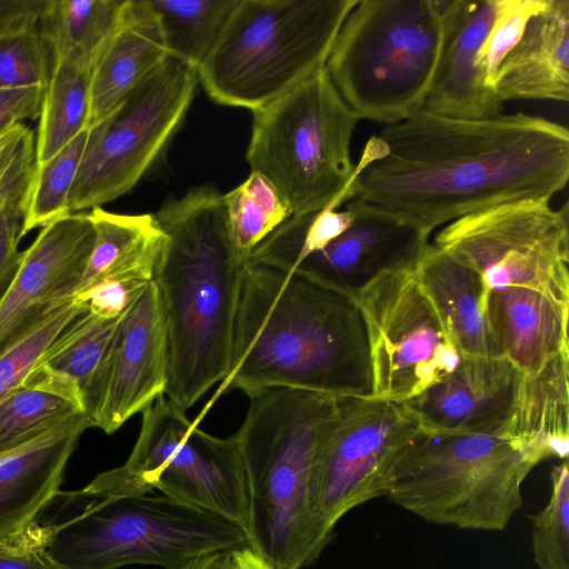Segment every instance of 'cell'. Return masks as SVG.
<instances>
[{"label": "cell", "instance_id": "f546056e", "mask_svg": "<svg viewBox=\"0 0 569 569\" xmlns=\"http://www.w3.org/2000/svg\"><path fill=\"white\" fill-rule=\"evenodd\" d=\"M170 57L199 68L217 43L238 0H149Z\"/></svg>", "mask_w": 569, "mask_h": 569}, {"label": "cell", "instance_id": "7a4b0ae2", "mask_svg": "<svg viewBox=\"0 0 569 569\" xmlns=\"http://www.w3.org/2000/svg\"><path fill=\"white\" fill-rule=\"evenodd\" d=\"M291 388L371 397L367 331L357 302L296 273L247 262L240 279L229 370L212 399Z\"/></svg>", "mask_w": 569, "mask_h": 569}, {"label": "cell", "instance_id": "ab89813d", "mask_svg": "<svg viewBox=\"0 0 569 569\" xmlns=\"http://www.w3.org/2000/svg\"><path fill=\"white\" fill-rule=\"evenodd\" d=\"M47 547L42 529L33 522L21 533L0 540V569H63Z\"/></svg>", "mask_w": 569, "mask_h": 569}, {"label": "cell", "instance_id": "83f0119b", "mask_svg": "<svg viewBox=\"0 0 569 569\" xmlns=\"http://www.w3.org/2000/svg\"><path fill=\"white\" fill-rule=\"evenodd\" d=\"M88 213L94 241L76 293L110 273L157 262L166 234L154 214L114 213L102 207Z\"/></svg>", "mask_w": 569, "mask_h": 569}, {"label": "cell", "instance_id": "e575fe53", "mask_svg": "<svg viewBox=\"0 0 569 569\" xmlns=\"http://www.w3.org/2000/svg\"><path fill=\"white\" fill-rule=\"evenodd\" d=\"M84 310L73 297L62 300L0 353V401L27 378L66 327Z\"/></svg>", "mask_w": 569, "mask_h": 569}, {"label": "cell", "instance_id": "5b68a950", "mask_svg": "<svg viewBox=\"0 0 569 569\" xmlns=\"http://www.w3.org/2000/svg\"><path fill=\"white\" fill-rule=\"evenodd\" d=\"M34 522L63 569H174L203 553L250 548L233 521L162 493L60 489Z\"/></svg>", "mask_w": 569, "mask_h": 569}, {"label": "cell", "instance_id": "5bb4252c", "mask_svg": "<svg viewBox=\"0 0 569 569\" xmlns=\"http://www.w3.org/2000/svg\"><path fill=\"white\" fill-rule=\"evenodd\" d=\"M418 427L400 403L340 396L311 473L312 507L329 529L351 509L385 496L390 465Z\"/></svg>", "mask_w": 569, "mask_h": 569}, {"label": "cell", "instance_id": "ffe728a7", "mask_svg": "<svg viewBox=\"0 0 569 569\" xmlns=\"http://www.w3.org/2000/svg\"><path fill=\"white\" fill-rule=\"evenodd\" d=\"M92 427L79 413L0 453V540L24 531L60 490L81 435Z\"/></svg>", "mask_w": 569, "mask_h": 569}, {"label": "cell", "instance_id": "f6af8a7d", "mask_svg": "<svg viewBox=\"0 0 569 569\" xmlns=\"http://www.w3.org/2000/svg\"><path fill=\"white\" fill-rule=\"evenodd\" d=\"M24 237L22 229H13L0 240V298L10 284L21 260L20 241Z\"/></svg>", "mask_w": 569, "mask_h": 569}, {"label": "cell", "instance_id": "6da1fadb", "mask_svg": "<svg viewBox=\"0 0 569 569\" xmlns=\"http://www.w3.org/2000/svg\"><path fill=\"white\" fill-rule=\"evenodd\" d=\"M357 166L355 198L430 234L489 207L551 199L568 182L569 132L523 112L471 120L421 109L372 136Z\"/></svg>", "mask_w": 569, "mask_h": 569}, {"label": "cell", "instance_id": "f1b7e54d", "mask_svg": "<svg viewBox=\"0 0 569 569\" xmlns=\"http://www.w3.org/2000/svg\"><path fill=\"white\" fill-rule=\"evenodd\" d=\"M124 0H50L41 32L57 54L78 53L92 66L114 32Z\"/></svg>", "mask_w": 569, "mask_h": 569}, {"label": "cell", "instance_id": "4fadbf2b", "mask_svg": "<svg viewBox=\"0 0 569 569\" xmlns=\"http://www.w3.org/2000/svg\"><path fill=\"white\" fill-rule=\"evenodd\" d=\"M416 266L382 273L356 297L367 331L371 397L396 403L417 397L462 360Z\"/></svg>", "mask_w": 569, "mask_h": 569}, {"label": "cell", "instance_id": "9a60e30c", "mask_svg": "<svg viewBox=\"0 0 569 569\" xmlns=\"http://www.w3.org/2000/svg\"><path fill=\"white\" fill-rule=\"evenodd\" d=\"M168 368L166 320L151 281L122 316L104 367L84 399L92 427L111 435L142 413L164 395Z\"/></svg>", "mask_w": 569, "mask_h": 569}, {"label": "cell", "instance_id": "7c38bea8", "mask_svg": "<svg viewBox=\"0 0 569 569\" xmlns=\"http://www.w3.org/2000/svg\"><path fill=\"white\" fill-rule=\"evenodd\" d=\"M476 271L486 291L520 288L569 306V204L526 199L489 207L442 228L432 243Z\"/></svg>", "mask_w": 569, "mask_h": 569}, {"label": "cell", "instance_id": "4316f807", "mask_svg": "<svg viewBox=\"0 0 569 569\" xmlns=\"http://www.w3.org/2000/svg\"><path fill=\"white\" fill-rule=\"evenodd\" d=\"M92 63L78 53L57 54L44 89L36 136V161H43L89 129Z\"/></svg>", "mask_w": 569, "mask_h": 569}, {"label": "cell", "instance_id": "52a82bcc", "mask_svg": "<svg viewBox=\"0 0 569 569\" xmlns=\"http://www.w3.org/2000/svg\"><path fill=\"white\" fill-rule=\"evenodd\" d=\"M358 0H238L198 82L217 103L270 104L323 69Z\"/></svg>", "mask_w": 569, "mask_h": 569}, {"label": "cell", "instance_id": "9c48e42d", "mask_svg": "<svg viewBox=\"0 0 569 569\" xmlns=\"http://www.w3.org/2000/svg\"><path fill=\"white\" fill-rule=\"evenodd\" d=\"M252 113L247 161L274 186L292 216L338 209L355 198L359 169L350 144L361 119L326 68Z\"/></svg>", "mask_w": 569, "mask_h": 569}, {"label": "cell", "instance_id": "d590c367", "mask_svg": "<svg viewBox=\"0 0 569 569\" xmlns=\"http://www.w3.org/2000/svg\"><path fill=\"white\" fill-rule=\"evenodd\" d=\"M532 555L539 569H569V466L551 470V495L532 518Z\"/></svg>", "mask_w": 569, "mask_h": 569}, {"label": "cell", "instance_id": "7402d4cb", "mask_svg": "<svg viewBox=\"0 0 569 569\" xmlns=\"http://www.w3.org/2000/svg\"><path fill=\"white\" fill-rule=\"evenodd\" d=\"M170 57L149 0H124L114 32L94 61L89 128L104 119Z\"/></svg>", "mask_w": 569, "mask_h": 569}, {"label": "cell", "instance_id": "e0dca14e", "mask_svg": "<svg viewBox=\"0 0 569 569\" xmlns=\"http://www.w3.org/2000/svg\"><path fill=\"white\" fill-rule=\"evenodd\" d=\"M346 203L355 211L352 224L290 273L356 301L360 290L377 277L415 266L430 243V234L358 198Z\"/></svg>", "mask_w": 569, "mask_h": 569}, {"label": "cell", "instance_id": "cb8c5ba5", "mask_svg": "<svg viewBox=\"0 0 569 569\" xmlns=\"http://www.w3.org/2000/svg\"><path fill=\"white\" fill-rule=\"evenodd\" d=\"M416 269L462 358H501L488 325L480 276L432 243L422 252Z\"/></svg>", "mask_w": 569, "mask_h": 569}, {"label": "cell", "instance_id": "b9f144b4", "mask_svg": "<svg viewBox=\"0 0 569 569\" xmlns=\"http://www.w3.org/2000/svg\"><path fill=\"white\" fill-rule=\"evenodd\" d=\"M43 87L0 90V133L26 119L39 118Z\"/></svg>", "mask_w": 569, "mask_h": 569}, {"label": "cell", "instance_id": "836d02e7", "mask_svg": "<svg viewBox=\"0 0 569 569\" xmlns=\"http://www.w3.org/2000/svg\"><path fill=\"white\" fill-rule=\"evenodd\" d=\"M88 130L47 160L34 162L23 220L24 236L70 212L68 201L84 151Z\"/></svg>", "mask_w": 569, "mask_h": 569}, {"label": "cell", "instance_id": "7dc6e473", "mask_svg": "<svg viewBox=\"0 0 569 569\" xmlns=\"http://www.w3.org/2000/svg\"><path fill=\"white\" fill-rule=\"evenodd\" d=\"M236 569H273L250 548L233 551Z\"/></svg>", "mask_w": 569, "mask_h": 569}, {"label": "cell", "instance_id": "44dd1931", "mask_svg": "<svg viewBox=\"0 0 569 569\" xmlns=\"http://www.w3.org/2000/svg\"><path fill=\"white\" fill-rule=\"evenodd\" d=\"M492 88L512 99L569 100V1L547 0L497 69Z\"/></svg>", "mask_w": 569, "mask_h": 569}, {"label": "cell", "instance_id": "30bf717a", "mask_svg": "<svg viewBox=\"0 0 569 569\" xmlns=\"http://www.w3.org/2000/svg\"><path fill=\"white\" fill-rule=\"evenodd\" d=\"M164 395L143 412L127 461L87 487L110 495H162L220 515L247 533L249 493L234 436H212L191 422Z\"/></svg>", "mask_w": 569, "mask_h": 569}, {"label": "cell", "instance_id": "8d00e7d4", "mask_svg": "<svg viewBox=\"0 0 569 569\" xmlns=\"http://www.w3.org/2000/svg\"><path fill=\"white\" fill-rule=\"evenodd\" d=\"M52 53L41 28L0 38V90L47 87Z\"/></svg>", "mask_w": 569, "mask_h": 569}, {"label": "cell", "instance_id": "7bdbcfd3", "mask_svg": "<svg viewBox=\"0 0 569 569\" xmlns=\"http://www.w3.org/2000/svg\"><path fill=\"white\" fill-rule=\"evenodd\" d=\"M50 0H0V38L41 28Z\"/></svg>", "mask_w": 569, "mask_h": 569}, {"label": "cell", "instance_id": "3957f363", "mask_svg": "<svg viewBox=\"0 0 569 569\" xmlns=\"http://www.w3.org/2000/svg\"><path fill=\"white\" fill-rule=\"evenodd\" d=\"M166 234L154 282L166 320V398L191 408L228 373L242 270L223 193L212 184L169 198L154 213Z\"/></svg>", "mask_w": 569, "mask_h": 569}, {"label": "cell", "instance_id": "d6986e66", "mask_svg": "<svg viewBox=\"0 0 569 569\" xmlns=\"http://www.w3.org/2000/svg\"><path fill=\"white\" fill-rule=\"evenodd\" d=\"M442 24L438 64L423 110L458 119H491L503 102L486 87L476 69V56L496 17L498 0L437 1Z\"/></svg>", "mask_w": 569, "mask_h": 569}, {"label": "cell", "instance_id": "2e32d148", "mask_svg": "<svg viewBox=\"0 0 569 569\" xmlns=\"http://www.w3.org/2000/svg\"><path fill=\"white\" fill-rule=\"evenodd\" d=\"M93 241L89 213H69L40 229L0 298V353L74 296Z\"/></svg>", "mask_w": 569, "mask_h": 569}, {"label": "cell", "instance_id": "8fae6325", "mask_svg": "<svg viewBox=\"0 0 569 569\" xmlns=\"http://www.w3.org/2000/svg\"><path fill=\"white\" fill-rule=\"evenodd\" d=\"M198 83L197 68L169 57L89 128L71 213L111 202L139 182L182 124Z\"/></svg>", "mask_w": 569, "mask_h": 569}, {"label": "cell", "instance_id": "1f68e13d", "mask_svg": "<svg viewBox=\"0 0 569 569\" xmlns=\"http://www.w3.org/2000/svg\"><path fill=\"white\" fill-rule=\"evenodd\" d=\"M355 211L346 204L318 212L291 216L249 256L247 262L292 272L310 254L321 251L353 222Z\"/></svg>", "mask_w": 569, "mask_h": 569}, {"label": "cell", "instance_id": "ba28073f", "mask_svg": "<svg viewBox=\"0 0 569 569\" xmlns=\"http://www.w3.org/2000/svg\"><path fill=\"white\" fill-rule=\"evenodd\" d=\"M441 42L436 0H358L325 68L360 119L393 124L423 109Z\"/></svg>", "mask_w": 569, "mask_h": 569}, {"label": "cell", "instance_id": "bcb514c9", "mask_svg": "<svg viewBox=\"0 0 569 569\" xmlns=\"http://www.w3.org/2000/svg\"><path fill=\"white\" fill-rule=\"evenodd\" d=\"M174 569H236L233 551L203 553Z\"/></svg>", "mask_w": 569, "mask_h": 569}, {"label": "cell", "instance_id": "ee69618b", "mask_svg": "<svg viewBox=\"0 0 569 569\" xmlns=\"http://www.w3.org/2000/svg\"><path fill=\"white\" fill-rule=\"evenodd\" d=\"M31 172L32 169L0 193V240L13 229L23 231Z\"/></svg>", "mask_w": 569, "mask_h": 569}, {"label": "cell", "instance_id": "60d3db41", "mask_svg": "<svg viewBox=\"0 0 569 569\" xmlns=\"http://www.w3.org/2000/svg\"><path fill=\"white\" fill-rule=\"evenodd\" d=\"M36 162V134L23 122L0 133V193L26 176Z\"/></svg>", "mask_w": 569, "mask_h": 569}, {"label": "cell", "instance_id": "d6a6232c", "mask_svg": "<svg viewBox=\"0 0 569 569\" xmlns=\"http://www.w3.org/2000/svg\"><path fill=\"white\" fill-rule=\"evenodd\" d=\"M223 202L232 243L246 261L261 242L292 216L289 204L274 186L256 171L223 194Z\"/></svg>", "mask_w": 569, "mask_h": 569}, {"label": "cell", "instance_id": "277c9868", "mask_svg": "<svg viewBox=\"0 0 569 569\" xmlns=\"http://www.w3.org/2000/svg\"><path fill=\"white\" fill-rule=\"evenodd\" d=\"M248 398L233 436L248 485L249 547L273 569H303L332 537L313 510L311 473L340 396L270 388Z\"/></svg>", "mask_w": 569, "mask_h": 569}, {"label": "cell", "instance_id": "ac0fdd59", "mask_svg": "<svg viewBox=\"0 0 569 569\" xmlns=\"http://www.w3.org/2000/svg\"><path fill=\"white\" fill-rule=\"evenodd\" d=\"M520 377L503 358H462L451 373L400 405L425 430L500 435Z\"/></svg>", "mask_w": 569, "mask_h": 569}, {"label": "cell", "instance_id": "4dcf8cb0", "mask_svg": "<svg viewBox=\"0 0 569 569\" xmlns=\"http://www.w3.org/2000/svg\"><path fill=\"white\" fill-rule=\"evenodd\" d=\"M121 318L102 319L88 310L80 312L38 366L76 382L84 401L104 367Z\"/></svg>", "mask_w": 569, "mask_h": 569}, {"label": "cell", "instance_id": "484cf974", "mask_svg": "<svg viewBox=\"0 0 569 569\" xmlns=\"http://www.w3.org/2000/svg\"><path fill=\"white\" fill-rule=\"evenodd\" d=\"M79 413L86 407L78 385L37 366L0 401V453Z\"/></svg>", "mask_w": 569, "mask_h": 569}, {"label": "cell", "instance_id": "f35d334b", "mask_svg": "<svg viewBox=\"0 0 569 569\" xmlns=\"http://www.w3.org/2000/svg\"><path fill=\"white\" fill-rule=\"evenodd\" d=\"M156 263L141 264L104 276L76 293L73 298L99 318L122 317L152 281Z\"/></svg>", "mask_w": 569, "mask_h": 569}, {"label": "cell", "instance_id": "d4e9b609", "mask_svg": "<svg viewBox=\"0 0 569 569\" xmlns=\"http://www.w3.org/2000/svg\"><path fill=\"white\" fill-rule=\"evenodd\" d=\"M538 463L569 453V351L538 372L522 373L508 420L501 431Z\"/></svg>", "mask_w": 569, "mask_h": 569}, {"label": "cell", "instance_id": "603a6c76", "mask_svg": "<svg viewBox=\"0 0 569 569\" xmlns=\"http://www.w3.org/2000/svg\"><path fill=\"white\" fill-rule=\"evenodd\" d=\"M569 306L533 290L486 291L488 325L501 358L522 373L538 372L569 351Z\"/></svg>", "mask_w": 569, "mask_h": 569}, {"label": "cell", "instance_id": "74e56055", "mask_svg": "<svg viewBox=\"0 0 569 569\" xmlns=\"http://www.w3.org/2000/svg\"><path fill=\"white\" fill-rule=\"evenodd\" d=\"M546 4L547 0H498L492 26L476 56V69L486 87L493 90L501 61L519 42L529 20Z\"/></svg>", "mask_w": 569, "mask_h": 569}, {"label": "cell", "instance_id": "8992f818", "mask_svg": "<svg viewBox=\"0 0 569 569\" xmlns=\"http://www.w3.org/2000/svg\"><path fill=\"white\" fill-rule=\"evenodd\" d=\"M537 465L502 435L418 427L390 465L383 497L430 523L499 531L521 507V485Z\"/></svg>", "mask_w": 569, "mask_h": 569}]
</instances>
